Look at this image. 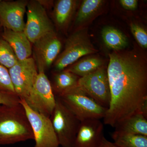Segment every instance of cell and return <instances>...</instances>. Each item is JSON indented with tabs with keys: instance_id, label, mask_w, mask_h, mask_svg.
Masks as SVG:
<instances>
[{
	"instance_id": "obj_16",
	"label": "cell",
	"mask_w": 147,
	"mask_h": 147,
	"mask_svg": "<svg viewBox=\"0 0 147 147\" xmlns=\"http://www.w3.org/2000/svg\"><path fill=\"white\" fill-rule=\"evenodd\" d=\"M115 131L147 136V118L136 113L118 123Z\"/></svg>"
},
{
	"instance_id": "obj_4",
	"label": "cell",
	"mask_w": 147,
	"mask_h": 147,
	"mask_svg": "<svg viewBox=\"0 0 147 147\" xmlns=\"http://www.w3.org/2000/svg\"><path fill=\"white\" fill-rule=\"evenodd\" d=\"M50 119L59 146L72 147L81 121L57 96Z\"/></svg>"
},
{
	"instance_id": "obj_24",
	"label": "cell",
	"mask_w": 147,
	"mask_h": 147,
	"mask_svg": "<svg viewBox=\"0 0 147 147\" xmlns=\"http://www.w3.org/2000/svg\"><path fill=\"white\" fill-rule=\"evenodd\" d=\"M0 90L15 93L8 69L1 65H0Z\"/></svg>"
},
{
	"instance_id": "obj_15",
	"label": "cell",
	"mask_w": 147,
	"mask_h": 147,
	"mask_svg": "<svg viewBox=\"0 0 147 147\" xmlns=\"http://www.w3.org/2000/svg\"><path fill=\"white\" fill-rule=\"evenodd\" d=\"M76 0H59L54 5L53 12L54 23L58 28H67L78 5Z\"/></svg>"
},
{
	"instance_id": "obj_30",
	"label": "cell",
	"mask_w": 147,
	"mask_h": 147,
	"mask_svg": "<svg viewBox=\"0 0 147 147\" xmlns=\"http://www.w3.org/2000/svg\"><path fill=\"white\" fill-rule=\"evenodd\" d=\"M0 1H1V0H0Z\"/></svg>"
},
{
	"instance_id": "obj_9",
	"label": "cell",
	"mask_w": 147,
	"mask_h": 147,
	"mask_svg": "<svg viewBox=\"0 0 147 147\" xmlns=\"http://www.w3.org/2000/svg\"><path fill=\"white\" fill-rule=\"evenodd\" d=\"M27 19L24 33L32 44L43 36L55 31L47 10L37 0L28 1L27 7Z\"/></svg>"
},
{
	"instance_id": "obj_8",
	"label": "cell",
	"mask_w": 147,
	"mask_h": 147,
	"mask_svg": "<svg viewBox=\"0 0 147 147\" xmlns=\"http://www.w3.org/2000/svg\"><path fill=\"white\" fill-rule=\"evenodd\" d=\"M78 86L98 104L108 108L110 92L107 69L102 66L79 78Z\"/></svg>"
},
{
	"instance_id": "obj_13",
	"label": "cell",
	"mask_w": 147,
	"mask_h": 147,
	"mask_svg": "<svg viewBox=\"0 0 147 147\" xmlns=\"http://www.w3.org/2000/svg\"><path fill=\"white\" fill-rule=\"evenodd\" d=\"M103 124L100 119L81 121L72 147H99L104 137Z\"/></svg>"
},
{
	"instance_id": "obj_2",
	"label": "cell",
	"mask_w": 147,
	"mask_h": 147,
	"mask_svg": "<svg viewBox=\"0 0 147 147\" xmlns=\"http://www.w3.org/2000/svg\"><path fill=\"white\" fill-rule=\"evenodd\" d=\"M34 140L25 109L20 103L0 105V145Z\"/></svg>"
},
{
	"instance_id": "obj_19",
	"label": "cell",
	"mask_w": 147,
	"mask_h": 147,
	"mask_svg": "<svg viewBox=\"0 0 147 147\" xmlns=\"http://www.w3.org/2000/svg\"><path fill=\"white\" fill-rule=\"evenodd\" d=\"M103 65V61L100 58L92 56L82 59L65 69L81 77L91 73Z\"/></svg>"
},
{
	"instance_id": "obj_12",
	"label": "cell",
	"mask_w": 147,
	"mask_h": 147,
	"mask_svg": "<svg viewBox=\"0 0 147 147\" xmlns=\"http://www.w3.org/2000/svg\"><path fill=\"white\" fill-rule=\"evenodd\" d=\"M28 1H0V22L3 28L15 32H24V16Z\"/></svg>"
},
{
	"instance_id": "obj_20",
	"label": "cell",
	"mask_w": 147,
	"mask_h": 147,
	"mask_svg": "<svg viewBox=\"0 0 147 147\" xmlns=\"http://www.w3.org/2000/svg\"><path fill=\"white\" fill-rule=\"evenodd\" d=\"M112 137L119 147H147V136L115 131Z\"/></svg>"
},
{
	"instance_id": "obj_17",
	"label": "cell",
	"mask_w": 147,
	"mask_h": 147,
	"mask_svg": "<svg viewBox=\"0 0 147 147\" xmlns=\"http://www.w3.org/2000/svg\"><path fill=\"white\" fill-rule=\"evenodd\" d=\"M80 77L64 69L55 74L52 85L53 91L57 96L78 86Z\"/></svg>"
},
{
	"instance_id": "obj_6",
	"label": "cell",
	"mask_w": 147,
	"mask_h": 147,
	"mask_svg": "<svg viewBox=\"0 0 147 147\" xmlns=\"http://www.w3.org/2000/svg\"><path fill=\"white\" fill-rule=\"evenodd\" d=\"M38 72L34 85L24 100L33 110L50 117L56 105V97L45 71Z\"/></svg>"
},
{
	"instance_id": "obj_26",
	"label": "cell",
	"mask_w": 147,
	"mask_h": 147,
	"mask_svg": "<svg viewBox=\"0 0 147 147\" xmlns=\"http://www.w3.org/2000/svg\"><path fill=\"white\" fill-rule=\"evenodd\" d=\"M119 2L122 7L127 10H135L138 6V1L137 0H121Z\"/></svg>"
},
{
	"instance_id": "obj_7",
	"label": "cell",
	"mask_w": 147,
	"mask_h": 147,
	"mask_svg": "<svg viewBox=\"0 0 147 147\" xmlns=\"http://www.w3.org/2000/svg\"><path fill=\"white\" fill-rule=\"evenodd\" d=\"M20 103L25 109L32 130L34 147H59V144L50 117L32 109L24 99Z\"/></svg>"
},
{
	"instance_id": "obj_3",
	"label": "cell",
	"mask_w": 147,
	"mask_h": 147,
	"mask_svg": "<svg viewBox=\"0 0 147 147\" xmlns=\"http://www.w3.org/2000/svg\"><path fill=\"white\" fill-rule=\"evenodd\" d=\"M57 97L81 121L89 119H103L108 110L96 102L78 86Z\"/></svg>"
},
{
	"instance_id": "obj_25",
	"label": "cell",
	"mask_w": 147,
	"mask_h": 147,
	"mask_svg": "<svg viewBox=\"0 0 147 147\" xmlns=\"http://www.w3.org/2000/svg\"><path fill=\"white\" fill-rule=\"evenodd\" d=\"M20 100L16 94L0 90V105H14L19 103Z\"/></svg>"
},
{
	"instance_id": "obj_18",
	"label": "cell",
	"mask_w": 147,
	"mask_h": 147,
	"mask_svg": "<svg viewBox=\"0 0 147 147\" xmlns=\"http://www.w3.org/2000/svg\"><path fill=\"white\" fill-rule=\"evenodd\" d=\"M101 35L105 45L115 51L124 50L128 45L126 36L114 27H104L101 32Z\"/></svg>"
},
{
	"instance_id": "obj_22",
	"label": "cell",
	"mask_w": 147,
	"mask_h": 147,
	"mask_svg": "<svg viewBox=\"0 0 147 147\" xmlns=\"http://www.w3.org/2000/svg\"><path fill=\"white\" fill-rule=\"evenodd\" d=\"M18 60L8 42L0 34V65L9 69Z\"/></svg>"
},
{
	"instance_id": "obj_27",
	"label": "cell",
	"mask_w": 147,
	"mask_h": 147,
	"mask_svg": "<svg viewBox=\"0 0 147 147\" xmlns=\"http://www.w3.org/2000/svg\"><path fill=\"white\" fill-rule=\"evenodd\" d=\"M99 147H119L115 144L114 143L110 142L107 140L105 137L102 138V141Z\"/></svg>"
},
{
	"instance_id": "obj_1",
	"label": "cell",
	"mask_w": 147,
	"mask_h": 147,
	"mask_svg": "<svg viewBox=\"0 0 147 147\" xmlns=\"http://www.w3.org/2000/svg\"><path fill=\"white\" fill-rule=\"evenodd\" d=\"M109 55L110 100L103 123L115 127L139 113L147 101V66L146 59L132 50L114 51Z\"/></svg>"
},
{
	"instance_id": "obj_10",
	"label": "cell",
	"mask_w": 147,
	"mask_h": 147,
	"mask_svg": "<svg viewBox=\"0 0 147 147\" xmlns=\"http://www.w3.org/2000/svg\"><path fill=\"white\" fill-rule=\"evenodd\" d=\"M15 93L20 99H26L36 80L38 70L33 58L18 61L8 69Z\"/></svg>"
},
{
	"instance_id": "obj_14",
	"label": "cell",
	"mask_w": 147,
	"mask_h": 147,
	"mask_svg": "<svg viewBox=\"0 0 147 147\" xmlns=\"http://www.w3.org/2000/svg\"><path fill=\"white\" fill-rule=\"evenodd\" d=\"M1 36L13 50L18 60L31 57L32 53V43L24 32H15L3 28Z\"/></svg>"
},
{
	"instance_id": "obj_11",
	"label": "cell",
	"mask_w": 147,
	"mask_h": 147,
	"mask_svg": "<svg viewBox=\"0 0 147 147\" xmlns=\"http://www.w3.org/2000/svg\"><path fill=\"white\" fill-rule=\"evenodd\" d=\"M33 44V59L38 71L45 72L59 55L61 42L55 31L43 36Z\"/></svg>"
},
{
	"instance_id": "obj_28",
	"label": "cell",
	"mask_w": 147,
	"mask_h": 147,
	"mask_svg": "<svg viewBox=\"0 0 147 147\" xmlns=\"http://www.w3.org/2000/svg\"><path fill=\"white\" fill-rule=\"evenodd\" d=\"M38 2L47 10V9L52 7L53 5V1L47 0H37Z\"/></svg>"
},
{
	"instance_id": "obj_5",
	"label": "cell",
	"mask_w": 147,
	"mask_h": 147,
	"mask_svg": "<svg viewBox=\"0 0 147 147\" xmlns=\"http://www.w3.org/2000/svg\"><path fill=\"white\" fill-rule=\"evenodd\" d=\"M92 44L86 30L78 31L71 34L66 41L63 51L55 62V70H64L80 58L97 53Z\"/></svg>"
},
{
	"instance_id": "obj_29",
	"label": "cell",
	"mask_w": 147,
	"mask_h": 147,
	"mask_svg": "<svg viewBox=\"0 0 147 147\" xmlns=\"http://www.w3.org/2000/svg\"><path fill=\"white\" fill-rule=\"evenodd\" d=\"M3 29V28L1 24V22H0V34H1V32Z\"/></svg>"
},
{
	"instance_id": "obj_21",
	"label": "cell",
	"mask_w": 147,
	"mask_h": 147,
	"mask_svg": "<svg viewBox=\"0 0 147 147\" xmlns=\"http://www.w3.org/2000/svg\"><path fill=\"white\" fill-rule=\"evenodd\" d=\"M104 2L102 0H84L78 10L75 23L80 24L87 21L100 9Z\"/></svg>"
},
{
	"instance_id": "obj_23",
	"label": "cell",
	"mask_w": 147,
	"mask_h": 147,
	"mask_svg": "<svg viewBox=\"0 0 147 147\" xmlns=\"http://www.w3.org/2000/svg\"><path fill=\"white\" fill-rule=\"evenodd\" d=\"M131 32L139 45L142 48H147V32L142 26L136 23H131L130 25Z\"/></svg>"
}]
</instances>
